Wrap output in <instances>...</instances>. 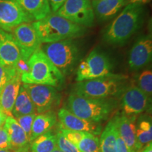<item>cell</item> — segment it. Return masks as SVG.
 Masks as SVG:
<instances>
[{"label": "cell", "instance_id": "cell-1", "mask_svg": "<svg viewBox=\"0 0 152 152\" xmlns=\"http://www.w3.org/2000/svg\"><path fill=\"white\" fill-rule=\"evenodd\" d=\"M144 9L142 5L128 4L106 28L103 35L105 42L122 46L141 26Z\"/></svg>", "mask_w": 152, "mask_h": 152}, {"label": "cell", "instance_id": "cell-2", "mask_svg": "<svg viewBox=\"0 0 152 152\" xmlns=\"http://www.w3.org/2000/svg\"><path fill=\"white\" fill-rule=\"evenodd\" d=\"M28 70L20 75L23 84L42 85L61 88L65 76L47 58L41 47L33 53L27 61Z\"/></svg>", "mask_w": 152, "mask_h": 152}, {"label": "cell", "instance_id": "cell-3", "mask_svg": "<svg viewBox=\"0 0 152 152\" xmlns=\"http://www.w3.org/2000/svg\"><path fill=\"white\" fill-rule=\"evenodd\" d=\"M118 104L115 98H87L71 93L66 101L65 109L80 118L101 123L109 118Z\"/></svg>", "mask_w": 152, "mask_h": 152}, {"label": "cell", "instance_id": "cell-4", "mask_svg": "<svg viewBox=\"0 0 152 152\" xmlns=\"http://www.w3.org/2000/svg\"><path fill=\"white\" fill-rule=\"evenodd\" d=\"M33 26L41 43L49 44L84 35L86 28L74 23L54 13L40 20L33 22Z\"/></svg>", "mask_w": 152, "mask_h": 152}, {"label": "cell", "instance_id": "cell-5", "mask_svg": "<svg viewBox=\"0 0 152 152\" xmlns=\"http://www.w3.org/2000/svg\"><path fill=\"white\" fill-rule=\"evenodd\" d=\"M125 75L115 74L102 78L77 82L72 94L83 97L93 99L117 98L125 90Z\"/></svg>", "mask_w": 152, "mask_h": 152}, {"label": "cell", "instance_id": "cell-6", "mask_svg": "<svg viewBox=\"0 0 152 152\" xmlns=\"http://www.w3.org/2000/svg\"><path fill=\"white\" fill-rule=\"evenodd\" d=\"M42 50L64 76L75 69L80 58V49L73 39L45 44Z\"/></svg>", "mask_w": 152, "mask_h": 152}, {"label": "cell", "instance_id": "cell-7", "mask_svg": "<svg viewBox=\"0 0 152 152\" xmlns=\"http://www.w3.org/2000/svg\"><path fill=\"white\" fill-rule=\"evenodd\" d=\"M112 64L108 56L98 49H94L76 69L75 80L82 82L115 75L112 72Z\"/></svg>", "mask_w": 152, "mask_h": 152}, {"label": "cell", "instance_id": "cell-8", "mask_svg": "<svg viewBox=\"0 0 152 152\" xmlns=\"http://www.w3.org/2000/svg\"><path fill=\"white\" fill-rule=\"evenodd\" d=\"M55 14L85 28L94 25L95 16L90 0H66Z\"/></svg>", "mask_w": 152, "mask_h": 152}, {"label": "cell", "instance_id": "cell-9", "mask_svg": "<svg viewBox=\"0 0 152 152\" xmlns=\"http://www.w3.org/2000/svg\"><path fill=\"white\" fill-rule=\"evenodd\" d=\"M35 106L37 113L52 111L58 106L61 94L58 90L54 87L42 85L23 84Z\"/></svg>", "mask_w": 152, "mask_h": 152}, {"label": "cell", "instance_id": "cell-10", "mask_svg": "<svg viewBox=\"0 0 152 152\" xmlns=\"http://www.w3.org/2000/svg\"><path fill=\"white\" fill-rule=\"evenodd\" d=\"M121 113L130 116H137L151 106V98L134 84L126 87L121 95Z\"/></svg>", "mask_w": 152, "mask_h": 152}, {"label": "cell", "instance_id": "cell-11", "mask_svg": "<svg viewBox=\"0 0 152 152\" xmlns=\"http://www.w3.org/2000/svg\"><path fill=\"white\" fill-rule=\"evenodd\" d=\"M11 35L20 49L21 58L26 61L40 48L41 42L31 23H23L11 30Z\"/></svg>", "mask_w": 152, "mask_h": 152}, {"label": "cell", "instance_id": "cell-12", "mask_svg": "<svg viewBox=\"0 0 152 152\" xmlns=\"http://www.w3.org/2000/svg\"><path fill=\"white\" fill-rule=\"evenodd\" d=\"M33 20L16 0H0V29L11 32L18 25Z\"/></svg>", "mask_w": 152, "mask_h": 152}, {"label": "cell", "instance_id": "cell-13", "mask_svg": "<svg viewBox=\"0 0 152 152\" xmlns=\"http://www.w3.org/2000/svg\"><path fill=\"white\" fill-rule=\"evenodd\" d=\"M152 58L151 35L142 36L134 42L128 56L129 67L132 71H139L148 65Z\"/></svg>", "mask_w": 152, "mask_h": 152}, {"label": "cell", "instance_id": "cell-14", "mask_svg": "<svg viewBox=\"0 0 152 152\" xmlns=\"http://www.w3.org/2000/svg\"><path fill=\"white\" fill-rule=\"evenodd\" d=\"M58 118L61 126L67 130L88 132L96 136L99 135L102 133V126L101 123L90 122L80 118L65 108L59 109L58 112Z\"/></svg>", "mask_w": 152, "mask_h": 152}, {"label": "cell", "instance_id": "cell-15", "mask_svg": "<svg viewBox=\"0 0 152 152\" xmlns=\"http://www.w3.org/2000/svg\"><path fill=\"white\" fill-rule=\"evenodd\" d=\"M118 132L125 142L130 152H140L142 149L136 138L137 116H130L118 113L115 114Z\"/></svg>", "mask_w": 152, "mask_h": 152}, {"label": "cell", "instance_id": "cell-16", "mask_svg": "<svg viewBox=\"0 0 152 152\" xmlns=\"http://www.w3.org/2000/svg\"><path fill=\"white\" fill-rule=\"evenodd\" d=\"M20 58V49L13 35L0 29V64L6 67L16 68Z\"/></svg>", "mask_w": 152, "mask_h": 152}, {"label": "cell", "instance_id": "cell-17", "mask_svg": "<svg viewBox=\"0 0 152 152\" xmlns=\"http://www.w3.org/2000/svg\"><path fill=\"white\" fill-rule=\"evenodd\" d=\"M4 128L8 133L11 150L18 152L28 151L30 142L27 134L20 126L15 118L7 116Z\"/></svg>", "mask_w": 152, "mask_h": 152}, {"label": "cell", "instance_id": "cell-18", "mask_svg": "<svg viewBox=\"0 0 152 152\" xmlns=\"http://www.w3.org/2000/svg\"><path fill=\"white\" fill-rule=\"evenodd\" d=\"M21 86L20 75H16L5 85L0 94V110L7 116H13L12 110Z\"/></svg>", "mask_w": 152, "mask_h": 152}, {"label": "cell", "instance_id": "cell-19", "mask_svg": "<svg viewBox=\"0 0 152 152\" xmlns=\"http://www.w3.org/2000/svg\"><path fill=\"white\" fill-rule=\"evenodd\" d=\"M94 16L100 21L113 18L126 4V0H92Z\"/></svg>", "mask_w": 152, "mask_h": 152}, {"label": "cell", "instance_id": "cell-20", "mask_svg": "<svg viewBox=\"0 0 152 152\" xmlns=\"http://www.w3.org/2000/svg\"><path fill=\"white\" fill-rule=\"evenodd\" d=\"M33 20H40L52 14L48 0H16Z\"/></svg>", "mask_w": 152, "mask_h": 152}, {"label": "cell", "instance_id": "cell-21", "mask_svg": "<svg viewBox=\"0 0 152 152\" xmlns=\"http://www.w3.org/2000/svg\"><path fill=\"white\" fill-rule=\"evenodd\" d=\"M57 122V115L54 111H49L36 115L32 126L30 142L42 134L51 130Z\"/></svg>", "mask_w": 152, "mask_h": 152}, {"label": "cell", "instance_id": "cell-22", "mask_svg": "<svg viewBox=\"0 0 152 152\" xmlns=\"http://www.w3.org/2000/svg\"><path fill=\"white\" fill-rule=\"evenodd\" d=\"M117 126L115 115L106 124L99 138L101 152H116Z\"/></svg>", "mask_w": 152, "mask_h": 152}, {"label": "cell", "instance_id": "cell-23", "mask_svg": "<svg viewBox=\"0 0 152 152\" xmlns=\"http://www.w3.org/2000/svg\"><path fill=\"white\" fill-rule=\"evenodd\" d=\"M34 113H37L35 106L31 99L30 98L27 91L22 85L20 87L12 110L13 117L16 118L23 115Z\"/></svg>", "mask_w": 152, "mask_h": 152}, {"label": "cell", "instance_id": "cell-24", "mask_svg": "<svg viewBox=\"0 0 152 152\" xmlns=\"http://www.w3.org/2000/svg\"><path fill=\"white\" fill-rule=\"evenodd\" d=\"M136 138L141 149L152 142V124L150 117L142 115L136 122Z\"/></svg>", "mask_w": 152, "mask_h": 152}, {"label": "cell", "instance_id": "cell-25", "mask_svg": "<svg viewBox=\"0 0 152 152\" xmlns=\"http://www.w3.org/2000/svg\"><path fill=\"white\" fill-rule=\"evenodd\" d=\"M31 152H52L56 147V134L49 130L30 143Z\"/></svg>", "mask_w": 152, "mask_h": 152}, {"label": "cell", "instance_id": "cell-26", "mask_svg": "<svg viewBox=\"0 0 152 152\" xmlns=\"http://www.w3.org/2000/svg\"><path fill=\"white\" fill-rule=\"evenodd\" d=\"M77 147L80 152H101L99 138L91 133H85Z\"/></svg>", "mask_w": 152, "mask_h": 152}, {"label": "cell", "instance_id": "cell-27", "mask_svg": "<svg viewBox=\"0 0 152 152\" xmlns=\"http://www.w3.org/2000/svg\"><path fill=\"white\" fill-rule=\"evenodd\" d=\"M136 85L149 98L152 95V71L151 69H146L141 72L136 77Z\"/></svg>", "mask_w": 152, "mask_h": 152}, {"label": "cell", "instance_id": "cell-28", "mask_svg": "<svg viewBox=\"0 0 152 152\" xmlns=\"http://www.w3.org/2000/svg\"><path fill=\"white\" fill-rule=\"evenodd\" d=\"M56 147L63 152H80L77 147L68 141L58 129L56 132Z\"/></svg>", "mask_w": 152, "mask_h": 152}, {"label": "cell", "instance_id": "cell-29", "mask_svg": "<svg viewBox=\"0 0 152 152\" xmlns=\"http://www.w3.org/2000/svg\"><path fill=\"white\" fill-rule=\"evenodd\" d=\"M57 129L62 133L63 135L65 137L68 141H70L71 143H73L74 145L76 146V147H77L80 141L83 139V137L85 135V134L86 133L83 132H77V131L67 130V129L63 128L60 123L58 124Z\"/></svg>", "mask_w": 152, "mask_h": 152}, {"label": "cell", "instance_id": "cell-30", "mask_svg": "<svg viewBox=\"0 0 152 152\" xmlns=\"http://www.w3.org/2000/svg\"><path fill=\"white\" fill-rule=\"evenodd\" d=\"M16 68L6 67L0 64V94L5 85L16 75Z\"/></svg>", "mask_w": 152, "mask_h": 152}, {"label": "cell", "instance_id": "cell-31", "mask_svg": "<svg viewBox=\"0 0 152 152\" xmlns=\"http://www.w3.org/2000/svg\"><path fill=\"white\" fill-rule=\"evenodd\" d=\"M37 115V113L34 114H29V115H23V116H20L15 118L16 121L20 125L26 134H27L28 140L30 141V136H31V131H32V126H33V123L34 119Z\"/></svg>", "mask_w": 152, "mask_h": 152}, {"label": "cell", "instance_id": "cell-32", "mask_svg": "<svg viewBox=\"0 0 152 152\" xmlns=\"http://www.w3.org/2000/svg\"><path fill=\"white\" fill-rule=\"evenodd\" d=\"M0 149L11 150L8 133L4 126L0 128Z\"/></svg>", "mask_w": 152, "mask_h": 152}, {"label": "cell", "instance_id": "cell-33", "mask_svg": "<svg viewBox=\"0 0 152 152\" xmlns=\"http://www.w3.org/2000/svg\"><path fill=\"white\" fill-rule=\"evenodd\" d=\"M115 151L116 152H130L128 147L125 144V142L121 138V137L119 135L117 130L116 134V144H115Z\"/></svg>", "mask_w": 152, "mask_h": 152}, {"label": "cell", "instance_id": "cell-34", "mask_svg": "<svg viewBox=\"0 0 152 152\" xmlns=\"http://www.w3.org/2000/svg\"><path fill=\"white\" fill-rule=\"evenodd\" d=\"M51 10L54 13H56L60 7L64 4L66 0H48Z\"/></svg>", "mask_w": 152, "mask_h": 152}, {"label": "cell", "instance_id": "cell-35", "mask_svg": "<svg viewBox=\"0 0 152 152\" xmlns=\"http://www.w3.org/2000/svg\"><path fill=\"white\" fill-rule=\"evenodd\" d=\"M151 1V0H126V2L128 4H134L143 5Z\"/></svg>", "mask_w": 152, "mask_h": 152}, {"label": "cell", "instance_id": "cell-36", "mask_svg": "<svg viewBox=\"0 0 152 152\" xmlns=\"http://www.w3.org/2000/svg\"><path fill=\"white\" fill-rule=\"evenodd\" d=\"M7 115H6L4 113H3L1 110H0V128H2V127L4 126V123H5L6 119H7Z\"/></svg>", "mask_w": 152, "mask_h": 152}, {"label": "cell", "instance_id": "cell-37", "mask_svg": "<svg viewBox=\"0 0 152 152\" xmlns=\"http://www.w3.org/2000/svg\"><path fill=\"white\" fill-rule=\"evenodd\" d=\"M140 152H152V142H150L148 144L142 148Z\"/></svg>", "mask_w": 152, "mask_h": 152}, {"label": "cell", "instance_id": "cell-38", "mask_svg": "<svg viewBox=\"0 0 152 152\" xmlns=\"http://www.w3.org/2000/svg\"><path fill=\"white\" fill-rule=\"evenodd\" d=\"M52 152H63V151H61V150H60L59 149H58V147H56L54 150H53V151H52Z\"/></svg>", "mask_w": 152, "mask_h": 152}, {"label": "cell", "instance_id": "cell-39", "mask_svg": "<svg viewBox=\"0 0 152 152\" xmlns=\"http://www.w3.org/2000/svg\"><path fill=\"white\" fill-rule=\"evenodd\" d=\"M0 152H11L9 150H2V149H0Z\"/></svg>", "mask_w": 152, "mask_h": 152}, {"label": "cell", "instance_id": "cell-40", "mask_svg": "<svg viewBox=\"0 0 152 152\" xmlns=\"http://www.w3.org/2000/svg\"><path fill=\"white\" fill-rule=\"evenodd\" d=\"M14 152H18V151H14Z\"/></svg>", "mask_w": 152, "mask_h": 152}]
</instances>
